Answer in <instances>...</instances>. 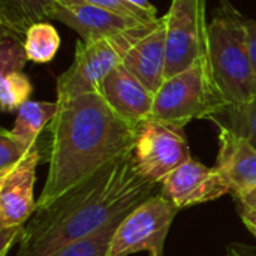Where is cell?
I'll return each instance as SVG.
<instances>
[{
	"label": "cell",
	"mask_w": 256,
	"mask_h": 256,
	"mask_svg": "<svg viewBox=\"0 0 256 256\" xmlns=\"http://www.w3.org/2000/svg\"><path fill=\"white\" fill-rule=\"evenodd\" d=\"M242 220L246 225V228L256 237V208L254 210H242Z\"/></svg>",
	"instance_id": "obj_28"
},
{
	"label": "cell",
	"mask_w": 256,
	"mask_h": 256,
	"mask_svg": "<svg viewBox=\"0 0 256 256\" xmlns=\"http://www.w3.org/2000/svg\"><path fill=\"white\" fill-rule=\"evenodd\" d=\"M124 2H128L129 4H132L134 8H136V9H140L141 12L147 14V15L152 16V18H158V9H156V6H153L148 0H124Z\"/></svg>",
	"instance_id": "obj_27"
},
{
	"label": "cell",
	"mask_w": 256,
	"mask_h": 256,
	"mask_svg": "<svg viewBox=\"0 0 256 256\" xmlns=\"http://www.w3.org/2000/svg\"><path fill=\"white\" fill-rule=\"evenodd\" d=\"M166 21L165 80L208 56L206 0H172Z\"/></svg>",
	"instance_id": "obj_8"
},
{
	"label": "cell",
	"mask_w": 256,
	"mask_h": 256,
	"mask_svg": "<svg viewBox=\"0 0 256 256\" xmlns=\"http://www.w3.org/2000/svg\"><path fill=\"white\" fill-rule=\"evenodd\" d=\"M32 93H33V86L28 76L22 70L0 75L2 111L4 112L18 111L26 102L30 100Z\"/></svg>",
	"instance_id": "obj_20"
},
{
	"label": "cell",
	"mask_w": 256,
	"mask_h": 256,
	"mask_svg": "<svg viewBox=\"0 0 256 256\" xmlns=\"http://www.w3.org/2000/svg\"><path fill=\"white\" fill-rule=\"evenodd\" d=\"M216 168L237 201L256 189V148L246 138L219 129Z\"/></svg>",
	"instance_id": "obj_13"
},
{
	"label": "cell",
	"mask_w": 256,
	"mask_h": 256,
	"mask_svg": "<svg viewBox=\"0 0 256 256\" xmlns=\"http://www.w3.org/2000/svg\"><path fill=\"white\" fill-rule=\"evenodd\" d=\"M124 68L134 74L153 94L165 81L166 70V21L162 16L158 26L140 39L124 56Z\"/></svg>",
	"instance_id": "obj_14"
},
{
	"label": "cell",
	"mask_w": 256,
	"mask_h": 256,
	"mask_svg": "<svg viewBox=\"0 0 256 256\" xmlns=\"http://www.w3.org/2000/svg\"><path fill=\"white\" fill-rule=\"evenodd\" d=\"M52 20H57L75 30L84 42L118 36L141 24H150L100 6L62 3H56Z\"/></svg>",
	"instance_id": "obj_11"
},
{
	"label": "cell",
	"mask_w": 256,
	"mask_h": 256,
	"mask_svg": "<svg viewBox=\"0 0 256 256\" xmlns=\"http://www.w3.org/2000/svg\"><path fill=\"white\" fill-rule=\"evenodd\" d=\"M160 20V18H159ZM141 24L118 36L84 42L78 40L75 57L66 72L57 78V104L68 102L76 96L99 92L102 81L110 72L123 63L126 52L146 34H148L159 22Z\"/></svg>",
	"instance_id": "obj_5"
},
{
	"label": "cell",
	"mask_w": 256,
	"mask_h": 256,
	"mask_svg": "<svg viewBox=\"0 0 256 256\" xmlns=\"http://www.w3.org/2000/svg\"><path fill=\"white\" fill-rule=\"evenodd\" d=\"M56 0H0V26L21 38L38 22L52 20Z\"/></svg>",
	"instance_id": "obj_15"
},
{
	"label": "cell",
	"mask_w": 256,
	"mask_h": 256,
	"mask_svg": "<svg viewBox=\"0 0 256 256\" xmlns=\"http://www.w3.org/2000/svg\"><path fill=\"white\" fill-rule=\"evenodd\" d=\"M57 3L62 4H93V6H100V8H106L110 10L118 12L122 15L126 16H132L136 18L142 22H156L159 18H152L147 14L141 12L140 9L134 8L132 4H129L124 0H56Z\"/></svg>",
	"instance_id": "obj_23"
},
{
	"label": "cell",
	"mask_w": 256,
	"mask_h": 256,
	"mask_svg": "<svg viewBox=\"0 0 256 256\" xmlns=\"http://www.w3.org/2000/svg\"><path fill=\"white\" fill-rule=\"evenodd\" d=\"M128 214L129 213L118 216L117 219H114L111 224H108L105 228H102L96 234L62 248L52 256H110L108 252H110V244H111L112 236Z\"/></svg>",
	"instance_id": "obj_19"
},
{
	"label": "cell",
	"mask_w": 256,
	"mask_h": 256,
	"mask_svg": "<svg viewBox=\"0 0 256 256\" xmlns=\"http://www.w3.org/2000/svg\"><path fill=\"white\" fill-rule=\"evenodd\" d=\"M40 160L42 147L38 141L20 164L0 176V226H22L34 214L38 201L33 190Z\"/></svg>",
	"instance_id": "obj_9"
},
{
	"label": "cell",
	"mask_w": 256,
	"mask_h": 256,
	"mask_svg": "<svg viewBox=\"0 0 256 256\" xmlns=\"http://www.w3.org/2000/svg\"><path fill=\"white\" fill-rule=\"evenodd\" d=\"M226 256H256V246L244 243H231L226 246Z\"/></svg>",
	"instance_id": "obj_26"
},
{
	"label": "cell",
	"mask_w": 256,
	"mask_h": 256,
	"mask_svg": "<svg viewBox=\"0 0 256 256\" xmlns=\"http://www.w3.org/2000/svg\"><path fill=\"white\" fill-rule=\"evenodd\" d=\"M219 129L246 138L256 148V98L242 105H226L210 118Z\"/></svg>",
	"instance_id": "obj_17"
},
{
	"label": "cell",
	"mask_w": 256,
	"mask_h": 256,
	"mask_svg": "<svg viewBox=\"0 0 256 256\" xmlns=\"http://www.w3.org/2000/svg\"><path fill=\"white\" fill-rule=\"evenodd\" d=\"M99 93L112 111L134 128L152 118L154 94L123 63L102 81Z\"/></svg>",
	"instance_id": "obj_12"
},
{
	"label": "cell",
	"mask_w": 256,
	"mask_h": 256,
	"mask_svg": "<svg viewBox=\"0 0 256 256\" xmlns=\"http://www.w3.org/2000/svg\"><path fill=\"white\" fill-rule=\"evenodd\" d=\"M224 106L207 56L164 81L154 94L152 118L184 129L192 120H208Z\"/></svg>",
	"instance_id": "obj_4"
},
{
	"label": "cell",
	"mask_w": 256,
	"mask_h": 256,
	"mask_svg": "<svg viewBox=\"0 0 256 256\" xmlns=\"http://www.w3.org/2000/svg\"><path fill=\"white\" fill-rule=\"evenodd\" d=\"M240 21H242V24L244 27V32H246L248 50H249V56H250V60H252L256 75V20L248 18V16L240 14Z\"/></svg>",
	"instance_id": "obj_25"
},
{
	"label": "cell",
	"mask_w": 256,
	"mask_h": 256,
	"mask_svg": "<svg viewBox=\"0 0 256 256\" xmlns=\"http://www.w3.org/2000/svg\"><path fill=\"white\" fill-rule=\"evenodd\" d=\"M58 110L57 102L28 100L18 111L10 132L26 144L38 142L42 130L48 128Z\"/></svg>",
	"instance_id": "obj_16"
},
{
	"label": "cell",
	"mask_w": 256,
	"mask_h": 256,
	"mask_svg": "<svg viewBox=\"0 0 256 256\" xmlns=\"http://www.w3.org/2000/svg\"><path fill=\"white\" fill-rule=\"evenodd\" d=\"M48 124V174L38 200L45 208L100 168L129 153L135 128L117 116L99 92L57 104Z\"/></svg>",
	"instance_id": "obj_2"
},
{
	"label": "cell",
	"mask_w": 256,
	"mask_h": 256,
	"mask_svg": "<svg viewBox=\"0 0 256 256\" xmlns=\"http://www.w3.org/2000/svg\"><path fill=\"white\" fill-rule=\"evenodd\" d=\"M180 212L165 195L154 194L135 207L116 230L110 256H129L148 252L150 256H164L165 242L174 218Z\"/></svg>",
	"instance_id": "obj_7"
},
{
	"label": "cell",
	"mask_w": 256,
	"mask_h": 256,
	"mask_svg": "<svg viewBox=\"0 0 256 256\" xmlns=\"http://www.w3.org/2000/svg\"><path fill=\"white\" fill-rule=\"evenodd\" d=\"M238 202H240L242 210H254V208H256V189L249 192L248 195H244L243 198H240Z\"/></svg>",
	"instance_id": "obj_29"
},
{
	"label": "cell",
	"mask_w": 256,
	"mask_h": 256,
	"mask_svg": "<svg viewBox=\"0 0 256 256\" xmlns=\"http://www.w3.org/2000/svg\"><path fill=\"white\" fill-rule=\"evenodd\" d=\"M24 226L26 225H22V226H0V256H6L12 243H15L16 240L20 242Z\"/></svg>",
	"instance_id": "obj_24"
},
{
	"label": "cell",
	"mask_w": 256,
	"mask_h": 256,
	"mask_svg": "<svg viewBox=\"0 0 256 256\" xmlns=\"http://www.w3.org/2000/svg\"><path fill=\"white\" fill-rule=\"evenodd\" d=\"M130 159L144 180L162 184L172 171L192 158L182 128L148 118L135 128Z\"/></svg>",
	"instance_id": "obj_6"
},
{
	"label": "cell",
	"mask_w": 256,
	"mask_h": 256,
	"mask_svg": "<svg viewBox=\"0 0 256 256\" xmlns=\"http://www.w3.org/2000/svg\"><path fill=\"white\" fill-rule=\"evenodd\" d=\"M36 144V142H34ZM34 144H26L10 130H0V176L6 174L16 164H20Z\"/></svg>",
	"instance_id": "obj_22"
},
{
	"label": "cell",
	"mask_w": 256,
	"mask_h": 256,
	"mask_svg": "<svg viewBox=\"0 0 256 256\" xmlns=\"http://www.w3.org/2000/svg\"><path fill=\"white\" fill-rule=\"evenodd\" d=\"M60 36L52 24L48 21L33 24L24 36V48L28 62L33 63H50L58 48H60Z\"/></svg>",
	"instance_id": "obj_18"
},
{
	"label": "cell",
	"mask_w": 256,
	"mask_h": 256,
	"mask_svg": "<svg viewBox=\"0 0 256 256\" xmlns=\"http://www.w3.org/2000/svg\"><path fill=\"white\" fill-rule=\"evenodd\" d=\"M208 60L214 82L226 105H242L256 98V75L240 12L228 2L208 26Z\"/></svg>",
	"instance_id": "obj_3"
},
{
	"label": "cell",
	"mask_w": 256,
	"mask_h": 256,
	"mask_svg": "<svg viewBox=\"0 0 256 256\" xmlns=\"http://www.w3.org/2000/svg\"><path fill=\"white\" fill-rule=\"evenodd\" d=\"M160 186V194L180 210L210 202L230 194V188L216 166L210 168L194 159L172 171Z\"/></svg>",
	"instance_id": "obj_10"
},
{
	"label": "cell",
	"mask_w": 256,
	"mask_h": 256,
	"mask_svg": "<svg viewBox=\"0 0 256 256\" xmlns=\"http://www.w3.org/2000/svg\"><path fill=\"white\" fill-rule=\"evenodd\" d=\"M28 62L24 38L2 28L0 34V75H6L10 72H20L24 69Z\"/></svg>",
	"instance_id": "obj_21"
},
{
	"label": "cell",
	"mask_w": 256,
	"mask_h": 256,
	"mask_svg": "<svg viewBox=\"0 0 256 256\" xmlns=\"http://www.w3.org/2000/svg\"><path fill=\"white\" fill-rule=\"evenodd\" d=\"M156 189L136 172L130 152L124 153L51 206L36 208L22 230L16 256H52L130 213Z\"/></svg>",
	"instance_id": "obj_1"
}]
</instances>
